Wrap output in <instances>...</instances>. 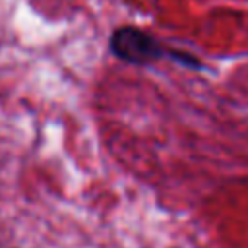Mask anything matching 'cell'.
Segmentation results:
<instances>
[{
    "label": "cell",
    "instance_id": "6da1fadb",
    "mask_svg": "<svg viewBox=\"0 0 248 248\" xmlns=\"http://www.w3.org/2000/svg\"><path fill=\"white\" fill-rule=\"evenodd\" d=\"M110 52L132 66H149L163 58H172L174 50L165 48L155 37L134 25L116 27L108 41Z\"/></svg>",
    "mask_w": 248,
    "mask_h": 248
}]
</instances>
